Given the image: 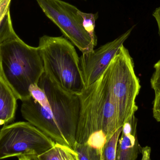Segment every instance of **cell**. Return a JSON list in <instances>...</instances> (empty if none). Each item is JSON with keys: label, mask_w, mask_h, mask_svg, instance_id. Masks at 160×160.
Returning a JSON list of instances; mask_svg holds the SVG:
<instances>
[{"label": "cell", "mask_w": 160, "mask_h": 160, "mask_svg": "<svg viewBox=\"0 0 160 160\" xmlns=\"http://www.w3.org/2000/svg\"><path fill=\"white\" fill-rule=\"evenodd\" d=\"M37 84L46 93L48 102L41 106L32 97L22 101V117L55 143L74 149L77 143L79 97L62 89L44 72Z\"/></svg>", "instance_id": "1"}, {"label": "cell", "mask_w": 160, "mask_h": 160, "mask_svg": "<svg viewBox=\"0 0 160 160\" xmlns=\"http://www.w3.org/2000/svg\"><path fill=\"white\" fill-rule=\"evenodd\" d=\"M44 72L38 48L16 34L9 9L0 25V74L22 101L31 97L30 86L37 84Z\"/></svg>", "instance_id": "2"}, {"label": "cell", "mask_w": 160, "mask_h": 160, "mask_svg": "<svg viewBox=\"0 0 160 160\" xmlns=\"http://www.w3.org/2000/svg\"><path fill=\"white\" fill-rule=\"evenodd\" d=\"M38 48L44 73L65 91L79 96L85 87L80 58L72 43L63 37L44 35Z\"/></svg>", "instance_id": "3"}, {"label": "cell", "mask_w": 160, "mask_h": 160, "mask_svg": "<svg viewBox=\"0 0 160 160\" xmlns=\"http://www.w3.org/2000/svg\"><path fill=\"white\" fill-rule=\"evenodd\" d=\"M104 75L122 127L138 110L135 100L141 87L134 71L133 60L124 45L111 61Z\"/></svg>", "instance_id": "4"}, {"label": "cell", "mask_w": 160, "mask_h": 160, "mask_svg": "<svg viewBox=\"0 0 160 160\" xmlns=\"http://www.w3.org/2000/svg\"><path fill=\"white\" fill-rule=\"evenodd\" d=\"M55 143L29 122L6 125L0 130V160L25 155L38 156Z\"/></svg>", "instance_id": "5"}, {"label": "cell", "mask_w": 160, "mask_h": 160, "mask_svg": "<svg viewBox=\"0 0 160 160\" xmlns=\"http://www.w3.org/2000/svg\"><path fill=\"white\" fill-rule=\"evenodd\" d=\"M36 1L46 16L82 53L94 50L97 43L85 30L78 8L61 0Z\"/></svg>", "instance_id": "6"}, {"label": "cell", "mask_w": 160, "mask_h": 160, "mask_svg": "<svg viewBox=\"0 0 160 160\" xmlns=\"http://www.w3.org/2000/svg\"><path fill=\"white\" fill-rule=\"evenodd\" d=\"M135 27L133 25L114 40L98 48L82 53L80 58V66L85 88L101 77Z\"/></svg>", "instance_id": "7"}, {"label": "cell", "mask_w": 160, "mask_h": 160, "mask_svg": "<svg viewBox=\"0 0 160 160\" xmlns=\"http://www.w3.org/2000/svg\"><path fill=\"white\" fill-rule=\"evenodd\" d=\"M137 125L135 115L123 125L117 148L116 160H136L141 153L142 148L137 136Z\"/></svg>", "instance_id": "8"}, {"label": "cell", "mask_w": 160, "mask_h": 160, "mask_svg": "<svg viewBox=\"0 0 160 160\" xmlns=\"http://www.w3.org/2000/svg\"><path fill=\"white\" fill-rule=\"evenodd\" d=\"M18 99L16 92L0 74V126L14 120Z\"/></svg>", "instance_id": "9"}, {"label": "cell", "mask_w": 160, "mask_h": 160, "mask_svg": "<svg viewBox=\"0 0 160 160\" xmlns=\"http://www.w3.org/2000/svg\"><path fill=\"white\" fill-rule=\"evenodd\" d=\"M37 157L38 160H79L78 153L74 149L57 143L50 149Z\"/></svg>", "instance_id": "10"}, {"label": "cell", "mask_w": 160, "mask_h": 160, "mask_svg": "<svg viewBox=\"0 0 160 160\" xmlns=\"http://www.w3.org/2000/svg\"><path fill=\"white\" fill-rule=\"evenodd\" d=\"M79 160H102V150L90 146L87 143H76L74 148Z\"/></svg>", "instance_id": "11"}, {"label": "cell", "mask_w": 160, "mask_h": 160, "mask_svg": "<svg viewBox=\"0 0 160 160\" xmlns=\"http://www.w3.org/2000/svg\"><path fill=\"white\" fill-rule=\"evenodd\" d=\"M122 127L118 129L104 145L102 149V160H116L117 148Z\"/></svg>", "instance_id": "12"}, {"label": "cell", "mask_w": 160, "mask_h": 160, "mask_svg": "<svg viewBox=\"0 0 160 160\" xmlns=\"http://www.w3.org/2000/svg\"><path fill=\"white\" fill-rule=\"evenodd\" d=\"M79 13L83 19V26L85 30L88 33L91 38L97 43V38L95 34V29L96 26V20L98 17L97 14L86 13L79 10Z\"/></svg>", "instance_id": "13"}, {"label": "cell", "mask_w": 160, "mask_h": 160, "mask_svg": "<svg viewBox=\"0 0 160 160\" xmlns=\"http://www.w3.org/2000/svg\"><path fill=\"white\" fill-rule=\"evenodd\" d=\"M155 72L150 80L151 87L155 91V95L160 94V60L154 67Z\"/></svg>", "instance_id": "14"}, {"label": "cell", "mask_w": 160, "mask_h": 160, "mask_svg": "<svg viewBox=\"0 0 160 160\" xmlns=\"http://www.w3.org/2000/svg\"><path fill=\"white\" fill-rule=\"evenodd\" d=\"M11 0H0V25L8 10Z\"/></svg>", "instance_id": "15"}, {"label": "cell", "mask_w": 160, "mask_h": 160, "mask_svg": "<svg viewBox=\"0 0 160 160\" xmlns=\"http://www.w3.org/2000/svg\"><path fill=\"white\" fill-rule=\"evenodd\" d=\"M153 114L155 119L160 122V94L155 95L153 102Z\"/></svg>", "instance_id": "16"}, {"label": "cell", "mask_w": 160, "mask_h": 160, "mask_svg": "<svg viewBox=\"0 0 160 160\" xmlns=\"http://www.w3.org/2000/svg\"><path fill=\"white\" fill-rule=\"evenodd\" d=\"M151 149L150 147L146 146L142 148L141 153L142 154V159L141 160H151L150 155H151Z\"/></svg>", "instance_id": "17"}, {"label": "cell", "mask_w": 160, "mask_h": 160, "mask_svg": "<svg viewBox=\"0 0 160 160\" xmlns=\"http://www.w3.org/2000/svg\"><path fill=\"white\" fill-rule=\"evenodd\" d=\"M153 17L155 18L157 22L158 28V33L160 37V6L154 10L153 14Z\"/></svg>", "instance_id": "18"}, {"label": "cell", "mask_w": 160, "mask_h": 160, "mask_svg": "<svg viewBox=\"0 0 160 160\" xmlns=\"http://www.w3.org/2000/svg\"><path fill=\"white\" fill-rule=\"evenodd\" d=\"M18 160H38V157L35 155H25L18 157Z\"/></svg>", "instance_id": "19"}]
</instances>
